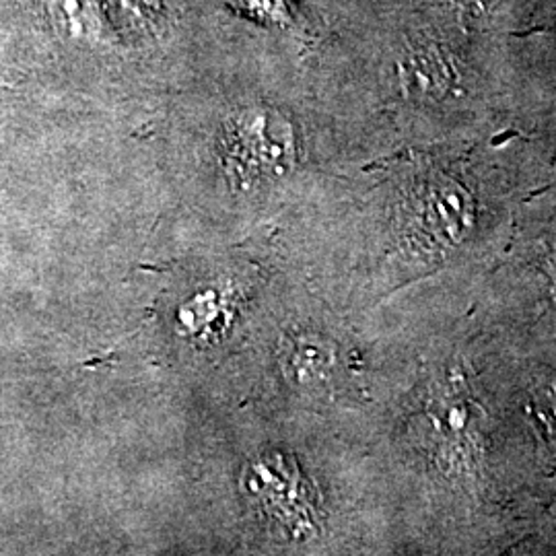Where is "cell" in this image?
<instances>
[{"mask_svg":"<svg viewBox=\"0 0 556 556\" xmlns=\"http://www.w3.org/2000/svg\"><path fill=\"white\" fill-rule=\"evenodd\" d=\"M233 157L256 172H277L291 165V126L275 112H248L233 128Z\"/></svg>","mask_w":556,"mask_h":556,"instance_id":"obj_1","label":"cell"},{"mask_svg":"<svg viewBox=\"0 0 556 556\" xmlns=\"http://www.w3.org/2000/svg\"><path fill=\"white\" fill-rule=\"evenodd\" d=\"M417 219L431 243L456 245L472 225V204L452 179H429L418 194Z\"/></svg>","mask_w":556,"mask_h":556,"instance_id":"obj_2","label":"cell"},{"mask_svg":"<svg viewBox=\"0 0 556 556\" xmlns=\"http://www.w3.org/2000/svg\"><path fill=\"white\" fill-rule=\"evenodd\" d=\"M285 376L298 388H318L337 367L334 346L319 334L301 332L287 338L282 349Z\"/></svg>","mask_w":556,"mask_h":556,"instance_id":"obj_3","label":"cell"},{"mask_svg":"<svg viewBox=\"0 0 556 556\" xmlns=\"http://www.w3.org/2000/svg\"><path fill=\"white\" fill-rule=\"evenodd\" d=\"M429 422H431V441L439 452L443 450L445 456L464 459L468 456L466 447L470 445V425L472 415L468 406L462 402L457 394H445L438 397V404L429 410Z\"/></svg>","mask_w":556,"mask_h":556,"instance_id":"obj_4","label":"cell"},{"mask_svg":"<svg viewBox=\"0 0 556 556\" xmlns=\"http://www.w3.org/2000/svg\"><path fill=\"white\" fill-rule=\"evenodd\" d=\"M402 80L418 98H441L452 85L450 64L435 50H417L402 62Z\"/></svg>","mask_w":556,"mask_h":556,"instance_id":"obj_5","label":"cell"},{"mask_svg":"<svg viewBox=\"0 0 556 556\" xmlns=\"http://www.w3.org/2000/svg\"><path fill=\"white\" fill-rule=\"evenodd\" d=\"M50 7L66 36L89 43L105 38V23L98 0H50Z\"/></svg>","mask_w":556,"mask_h":556,"instance_id":"obj_6","label":"cell"},{"mask_svg":"<svg viewBox=\"0 0 556 556\" xmlns=\"http://www.w3.org/2000/svg\"><path fill=\"white\" fill-rule=\"evenodd\" d=\"M528 408L542 438L556 450V378L538 381L532 388Z\"/></svg>","mask_w":556,"mask_h":556,"instance_id":"obj_7","label":"cell"},{"mask_svg":"<svg viewBox=\"0 0 556 556\" xmlns=\"http://www.w3.org/2000/svg\"><path fill=\"white\" fill-rule=\"evenodd\" d=\"M239 4L248 11H252L256 17L277 20L282 13V0H238Z\"/></svg>","mask_w":556,"mask_h":556,"instance_id":"obj_8","label":"cell"},{"mask_svg":"<svg viewBox=\"0 0 556 556\" xmlns=\"http://www.w3.org/2000/svg\"><path fill=\"white\" fill-rule=\"evenodd\" d=\"M128 4L135 7V9H139L140 13H144V11H149V9H155V7L160 4V0H128Z\"/></svg>","mask_w":556,"mask_h":556,"instance_id":"obj_9","label":"cell"}]
</instances>
